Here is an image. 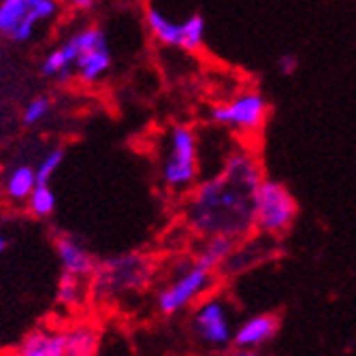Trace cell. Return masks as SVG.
<instances>
[{
	"label": "cell",
	"mask_w": 356,
	"mask_h": 356,
	"mask_svg": "<svg viewBox=\"0 0 356 356\" xmlns=\"http://www.w3.org/2000/svg\"><path fill=\"white\" fill-rule=\"evenodd\" d=\"M7 250V237H5V233L0 231V254H3Z\"/></svg>",
	"instance_id": "obj_23"
},
{
	"label": "cell",
	"mask_w": 356,
	"mask_h": 356,
	"mask_svg": "<svg viewBox=\"0 0 356 356\" xmlns=\"http://www.w3.org/2000/svg\"><path fill=\"white\" fill-rule=\"evenodd\" d=\"M154 275V265L147 256L126 254L96 267L92 284L96 295L103 299H118L143 290Z\"/></svg>",
	"instance_id": "obj_4"
},
{
	"label": "cell",
	"mask_w": 356,
	"mask_h": 356,
	"mask_svg": "<svg viewBox=\"0 0 356 356\" xmlns=\"http://www.w3.org/2000/svg\"><path fill=\"white\" fill-rule=\"evenodd\" d=\"M99 3H101V0H67V5L71 9H75V11H90Z\"/></svg>",
	"instance_id": "obj_21"
},
{
	"label": "cell",
	"mask_w": 356,
	"mask_h": 356,
	"mask_svg": "<svg viewBox=\"0 0 356 356\" xmlns=\"http://www.w3.org/2000/svg\"><path fill=\"white\" fill-rule=\"evenodd\" d=\"M0 177H3V171H0Z\"/></svg>",
	"instance_id": "obj_24"
},
{
	"label": "cell",
	"mask_w": 356,
	"mask_h": 356,
	"mask_svg": "<svg viewBox=\"0 0 356 356\" xmlns=\"http://www.w3.org/2000/svg\"><path fill=\"white\" fill-rule=\"evenodd\" d=\"M13 356H69L62 329L39 327L30 331L15 348Z\"/></svg>",
	"instance_id": "obj_13"
},
{
	"label": "cell",
	"mask_w": 356,
	"mask_h": 356,
	"mask_svg": "<svg viewBox=\"0 0 356 356\" xmlns=\"http://www.w3.org/2000/svg\"><path fill=\"white\" fill-rule=\"evenodd\" d=\"M213 271L201 267L197 261L181 263L173 277L158 290L156 295V309L163 316H177L188 309L192 303H197L211 286Z\"/></svg>",
	"instance_id": "obj_6"
},
{
	"label": "cell",
	"mask_w": 356,
	"mask_h": 356,
	"mask_svg": "<svg viewBox=\"0 0 356 356\" xmlns=\"http://www.w3.org/2000/svg\"><path fill=\"white\" fill-rule=\"evenodd\" d=\"M54 111V101H51V96L47 94H37V96H32V99L24 105L22 109V124L32 128V126H39L43 124Z\"/></svg>",
	"instance_id": "obj_18"
},
{
	"label": "cell",
	"mask_w": 356,
	"mask_h": 356,
	"mask_svg": "<svg viewBox=\"0 0 356 356\" xmlns=\"http://www.w3.org/2000/svg\"><path fill=\"white\" fill-rule=\"evenodd\" d=\"M56 299L64 307H79L86 299V280L75 277L71 273H62L58 288H56Z\"/></svg>",
	"instance_id": "obj_17"
},
{
	"label": "cell",
	"mask_w": 356,
	"mask_h": 356,
	"mask_svg": "<svg viewBox=\"0 0 356 356\" xmlns=\"http://www.w3.org/2000/svg\"><path fill=\"white\" fill-rule=\"evenodd\" d=\"M64 147H49L35 165V173H37V184H51L54 175L60 171L62 163H64Z\"/></svg>",
	"instance_id": "obj_19"
},
{
	"label": "cell",
	"mask_w": 356,
	"mask_h": 356,
	"mask_svg": "<svg viewBox=\"0 0 356 356\" xmlns=\"http://www.w3.org/2000/svg\"><path fill=\"white\" fill-rule=\"evenodd\" d=\"M56 207H58V197L51 184H37L26 201V209L30 211V216L41 218V220L54 216Z\"/></svg>",
	"instance_id": "obj_16"
},
{
	"label": "cell",
	"mask_w": 356,
	"mask_h": 356,
	"mask_svg": "<svg viewBox=\"0 0 356 356\" xmlns=\"http://www.w3.org/2000/svg\"><path fill=\"white\" fill-rule=\"evenodd\" d=\"M69 356H96L101 348V331L92 322H75L62 329Z\"/></svg>",
	"instance_id": "obj_14"
},
{
	"label": "cell",
	"mask_w": 356,
	"mask_h": 356,
	"mask_svg": "<svg viewBox=\"0 0 356 356\" xmlns=\"http://www.w3.org/2000/svg\"><path fill=\"white\" fill-rule=\"evenodd\" d=\"M192 331L197 333L199 341L209 348H224L233 341V322L229 307L222 299H205L199 303L192 316Z\"/></svg>",
	"instance_id": "obj_9"
},
{
	"label": "cell",
	"mask_w": 356,
	"mask_h": 356,
	"mask_svg": "<svg viewBox=\"0 0 356 356\" xmlns=\"http://www.w3.org/2000/svg\"><path fill=\"white\" fill-rule=\"evenodd\" d=\"M235 245H237V239H231V237H222V235L203 237V243H201L194 261L209 271H218L224 267L226 261H229V256L233 254Z\"/></svg>",
	"instance_id": "obj_15"
},
{
	"label": "cell",
	"mask_w": 356,
	"mask_h": 356,
	"mask_svg": "<svg viewBox=\"0 0 356 356\" xmlns=\"http://www.w3.org/2000/svg\"><path fill=\"white\" fill-rule=\"evenodd\" d=\"M37 186V173L35 165L28 163H15L9 171L0 177V194L11 205H26L30 192Z\"/></svg>",
	"instance_id": "obj_12"
},
{
	"label": "cell",
	"mask_w": 356,
	"mask_h": 356,
	"mask_svg": "<svg viewBox=\"0 0 356 356\" xmlns=\"http://www.w3.org/2000/svg\"><path fill=\"white\" fill-rule=\"evenodd\" d=\"M297 218V201L280 181L263 179L254 194V229L261 235H284Z\"/></svg>",
	"instance_id": "obj_7"
},
{
	"label": "cell",
	"mask_w": 356,
	"mask_h": 356,
	"mask_svg": "<svg viewBox=\"0 0 356 356\" xmlns=\"http://www.w3.org/2000/svg\"><path fill=\"white\" fill-rule=\"evenodd\" d=\"M226 356H263V354L258 352L256 348H235V350H231Z\"/></svg>",
	"instance_id": "obj_22"
},
{
	"label": "cell",
	"mask_w": 356,
	"mask_h": 356,
	"mask_svg": "<svg viewBox=\"0 0 356 356\" xmlns=\"http://www.w3.org/2000/svg\"><path fill=\"white\" fill-rule=\"evenodd\" d=\"M263 181L261 165L248 152H231L218 173L199 181L186 197V226L203 237L245 239L254 231V194Z\"/></svg>",
	"instance_id": "obj_1"
},
{
	"label": "cell",
	"mask_w": 356,
	"mask_h": 356,
	"mask_svg": "<svg viewBox=\"0 0 356 356\" xmlns=\"http://www.w3.org/2000/svg\"><path fill=\"white\" fill-rule=\"evenodd\" d=\"M77 45V60L73 69V79L81 86H99L113 69V51L109 39L101 26H79L71 32Z\"/></svg>",
	"instance_id": "obj_5"
},
{
	"label": "cell",
	"mask_w": 356,
	"mask_h": 356,
	"mask_svg": "<svg viewBox=\"0 0 356 356\" xmlns=\"http://www.w3.org/2000/svg\"><path fill=\"white\" fill-rule=\"evenodd\" d=\"M62 0H0V41L28 45L60 15Z\"/></svg>",
	"instance_id": "obj_3"
},
{
	"label": "cell",
	"mask_w": 356,
	"mask_h": 356,
	"mask_svg": "<svg viewBox=\"0 0 356 356\" xmlns=\"http://www.w3.org/2000/svg\"><path fill=\"white\" fill-rule=\"evenodd\" d=\"M275 67H277V71H280L284 77H290V75H295L297 69H299V58H297L293 51H284V54L277 56Z\"/></svg>",
	"instance_id": "obj_20"
},
{
	"label": "cell",
	"mask_w": 356,
	"mask_h": 356,
	"mask_svg": "<svg viewBox=\"0 0 356 356\" xmlns=\"http://www.w3.org/2000/svg\"><path fill=\"white\" fill-rule=\"evenodd\" d=\"M156 177L173 197H188L201 181V143L188 124H173L156 141Z\"/></svg>",
	"instance_id": "obj_2"
},
{
	"label": "cell",
	"mask_w": 356,
	"mask_h": 356,
	"mask_svg": "<svg viewBox=\"0 0 356 356\" xmlns=\"http://www.w3.org/2000/svg\"><path fill=\"white\" fill-rule=\"evenodd\" d=\"M56 256L62 267V273H71L86 282L92 280L96 267H99L92 252L83 243H79L75 237H69V235H62L56 239Z\"/></svg>",
	"instance_id": "obj_10"
},
{
	"label": "cell",
	"mask_w": 356,
	"mask_h": 356,
	"mask_svg": "<svg viewBox=\"0 0 356 356\" xmlns=\"http://www.w3.org/2000/svg\"><path fill=\"white\" fill-rule=\"evenodd\" d=\"M269 115L267 99L256 90H245L235 94L233 99L213 105L209 109V122L233 133H256L261 131Z\"/></svg>",
	"instance_id": "obj_8"
},
{
	"label": "cell",
	"mask_w": 356,
	"mask_h": 356,
	"mask_svg": "<svg viewBox=\"0 0 356 356\" xmlns=\"http://www.w3.org/2000/svg\"><path fill=\"white\" fill-rule=\"evenodd\" d=\"M280 333V318L275 314H258L248 318L235 329L233 346L235 348H261Z\"/></svg>",
	"instance_id": "obj_11"
}]
</instances>
